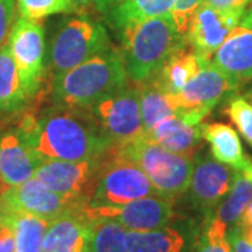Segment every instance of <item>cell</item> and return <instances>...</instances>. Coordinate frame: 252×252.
<instances>
[{"label": "cell", "mask_w": 252, "mask_h": 252, "mask_svg": "<svg viewBox=\"0 0 252 252\" xmlns=\"http://www.w3.org/2000/svg\"><path fill=\"white\" fill-rule=\"evenodd\" d=\"M23 142L41 161H80L99 157L114 147L101 132L90 108L51 104L38 108V101L16 119Z\"/></svg>", "instance_id": "1"}, {"label": "cell", "mask_w": 252, "mask_h": 252, "mask_svg": "<svg viewBox=\"0 0 252 252\" xmlns=\"http://www.w3.org/2000/svg\"><path fill=\"white\" fill-rule=\"evenodd\" d=\"M127 84L121 51L115 46L52 77L51 99L70 108H91L99 98Z\"/></svg>", "instance_id": "2"}, {"label": "cell", "mask_w": 252, "mask_h": 252, "mask_svg": "<svg viewBox=\"0 0 252 252\" xmlns=\"http://www.w3.org/2000/svg\"><path fill=\"white\" fill-rule=\"evenodd\" d=\"M119 39L127 79L135 84L160 72L172 52L187 42L177 31L171 13L126 26Z\"/></svg>", "instance_id": "3"}, {"label": "cell", "mask_w": 252, "mask_h": 252, "mask_svg": "<svg viewBox=\"0 0 252 252\" xmlns=\"http://www.w3.org/2000/svg\"><path fill=\"white\" fill-rule=\"evenodd\" d=\"M114 149L135 162L146 174L157 195L174 202L188 192L193 171V157L168 152L144 136Z\"/></svg>", "instance_id": "4"}, {"label": "cell", "mask_w": 252, "mask_h": 252, "mask_svg": "<svg viewBox=\"0 0 252 252\" xmlns=\"http://www.w3.org/2000/svg\"><path fill=\"white\" fill-rule=\"evenodd\" d=\"M114 46L105 27L86 14L64 18L52 34L48 48L49 76H58Z\"/></svg>", "instance_id": "5"}, {"label": "cell", "mask_w": 252, "mask_h": 252, "mask_svg": "<svg viewBox=\"0 0 252 252\" xmlns=\"http://www.w3.org/2000/svg\"><path fill=\"white\" fill-rule=\"evenodd\" d=\"M150 195H157V192L146 174L112 147L99 171L87 206H121Z\"/></svg>", "instance_id": "6"}, {"label": "cell", "mask_w": 252, "mask_h": 252, "mask_svg": "<svg viewBox=\"0 0 252 252\" xmlns=\"http://www.w3.org/2000/svg\"><path fill=\"white\" fill-rule=\"evenodd\" d=\"M101 132L114 147H121L144 135L137 86L126 84L99 98L90 108Z\"/></svg>", "instance_id": "7"}, {"label": "cell", "mask_w": 252, "mask_h": 252, "mask_svg": "<svg viewBox=\"0 0 252 252\" xmlns=\"http://www.w3.org/2000/svg\"><path fill=\"white\" fill-rule=\"evenodd\" d=\"M7 45L17 66L21 84L34 99L48 76L44 26L39 21L20 16L10 28Z\"/></svg>", "instance_id": "8"}, {"label": "cell", "mask_w": 252, "mask_h": 252, "mask_svg": "<svg viewBox=\"0 0 252 252\" xmlns=\"http://www.w3.org/2000/svg\"><path fill=\"white\" fill-rule=\"evenodd\" d=\"M233 93H237V89L228 77L212 61H205L180 93L171 94L175 115L188 124L199 125L225 95Z\"/></svg>", "instance_id": "9"}, {"label": "cell", "mask_w": 252, "mask_h": 252, "mask_svg": "<svg viewBox=\"0 0 252 252\" xmlns=\"http://www.w3.org/2000/svg\"><path fill=\"white\" fill-rule=\"evenodd\" d=\"M86 206V200L56 193L36 178L0 190V210L27 213L49 223Z\"/></svg>", "instance_id": "10"}, {"label": "cell", "mask_w": 252, "mask_h": 252, "mask_svg": "<svg viewBox=\"0 0 252 252\" xmlns=\"http://www.w3.org/2000/svg\"><path fill=\"white\" fill-rule=\"evenodd\" d=\"M107 156L108 153L80 161L46 160L38 165L34 178L56 193L86 200L89 205Z\"/></svg>", "instance_id": "11"}, {"label": "cell", "mask_w": 252, "mask_h": 252, "mask_svg": "<svg viewBox=\"0 0 252 252\" xmlns=\"http://www.w3.org/2000/svg\"><path fill=\"white\" fill-rule=\"evenodd\" d=\"M83 215L89 220L111 219L122 224L127 231H149L168 225L174 219L172 200L158 195L136 199L129 203L112 207H89L83 209Z\"/></svg>", "instance_id": "12"}, {"label": "cell", "mask_w": 252, "mask_h": 252, "mask_svg": "<svg viewBox=\"0 0 252 252\" xmlns=\"http://www.w3.org/2000/svg\"><path fill=\"white\" fill-rule=\"evenodd\" d=\"M243 16L217 10L203 1L190 17L185 41L200 59L210 61Z\"/></svg>", "instance_id": "13"}, {"label": "cell", "mask_w": 252, "mask_h": 252, "mask_svg": "<svg viewBox=\"0 0 252 252\" xmlns=\"http://www.w3.org/2000/svg\"><path fill=\"white\" fill-rule=\"evenodd\" d=\"M213 63L237 91L252 80V9L244 13L238 26L213 55Z\"/></svg>", "instance_id": "14"}, {"label": "cell", "mask_w": 252, "mask_h": 252, "mask_svg": "<svg viewBox=\"0 0 252 252\" xmlns=\"http://www.w3.org/2000/svg\"><path fill=\"white\" fill-rule=\"evenodd\" d=\"M235 170L209 156L196 158L189 185L193 206L203 213H213L228 195L234 182Z\"/></svg>", "instance_id": "15"}, {"label": "cell", "mask_w": 252, "mask_h": 252, "mask_svg": "<svg viewBox=\"0 0 252 252\" xmlns=\"http://www.w3.org/2000/svg\"><path fill=\"white\" fill-rule=\"evenodd\" d=\"M23 142L16 126L0 130V185L10 188L34 178L35 170L41 164Z\"/></svg>", "instance_id": "16"}, {"label": "cell", "mask_w": 252, "mask_h": 252, "mask_svg": "<svg viewBox=\"0 0 252 252\" xmlns=\"http://www.w3.org/2000/svg\"><path fill=\"white\" fill-rule=\"evenodd\" d=\"M41 252H90V220L83 210L51 221Z\"/></svg>", "instance_id": "17"}, {"label": "cell", "mask_w": 252, "mask_h": 252, "mask_svg": "<svg viewBox=\"0 0 252 252\" xmlns=\"http://www.w3.org/2000/svg\"><path fill=\"white\" fill-rule=\"evenodd\" d=\"M31 102L32 98L21 84L17 66L6 42L0 48V121H16Z\"/></svg>", "instance_id": "18"}, {"label": "cell", "mask_w": 252, "mask_h": 252, "mask_svg": "<svg viewBox=\"0 0 252 252\" xmlns=\"http://www.w3.org/2000/svg\"><path fill=\"white\" fill-rule=\"evenodd\" d=\"M200 129L202 137L210 144L212 156L217 161L252 178V161L244 152L241 140L231 126L225 124H205L200 125Z\"/></svg>", "instance_id": "19"}, {"label": "cell", "mask_w": 252, "mask_h": 252, "mask_svg": "<svg viewBox=\"0 0 252 252\" xmlns=\"http://www.w3.org/2000/svg\"><path fill=\"white\" fill-rule=\"evenodd\" d=\"M143 136L168 152L193 157L202 139V129L200 124L192 125L174 115L160 121Z\"/></svg>", "instance_id": "20"}, {"label": "cell", "mask_w": 252, "mask_h": 252, "mask_svg": "<svg viewBox=\"0 0 252 252\" xmlns=\"http://www.w3.org/2000/svg\"><path fill=\"white\" fill-rule=\"evenodd\" d=\"M175 0H115L104 17L117 34L133 23L171 13Z\"/></svg>", "instance_id": "21"}, {"label": "cell", "mask_w": 252, "mask_h": 252, "mask_svg": "<svg viewBox=\"0 0 252 252\" xmlns=\"http://www.w3.org/2000/svg\"><path fill=\"white\" fill-rule=\"evenodd\" d=\"M126 247L127 252H187L188 235L170 224L149 231H127Z\"/></svg>", "instance_id": "22"}, {"label": "cell", "mask_w": 252, "mask_h": 252, "mask_svg": "<svg viewBox=\"0 0 252 252\" xmlns=\"http://www.w3.org/2000/svg\"><path fill=\"white\" fill-rule=\"evenodd\" d=\"M203 62L205 61L200 59L185 42L172 52L160 72L154 76L167 93L177 94L199 72Z\"/></svg>", "instance_id": "23"}, {"label": "cell", "mask_w": 252, "mask_h": 252, "mask_svg": "<svg viewBox=\"0 0 252 252\" xmlns=\"http://www.w3.org/2000/svg\"><path fill=\"white\" fill-rule=\"evenodd\" d=\"M136 86L139 89V101L144 133L152 130L162 119L175 115L172 95L165 91L160 81L156 79V76H152L150 79Z\"/></svg>", "instance_id": "24"}, {"label": "cell", "mask_w": 252, "mask_h": 252, "mask_svg": "<svg viewBox=\"0 0 252 252\" xmlns=\"http://www.w3.org/2000/svg\"><path fill=\"white\" fill-rule=\"evenodd\" d=\"M0 217H3L13 228L16 241L14 252H41L49 221L27 213L9 210H0Z\"/></svg>", "instance_id": "25"}, {"label": "cell", "mask_w": 252, "mask_h": 252, "mask_svg": "<svg viewBox=\"0 0 252 252\" xmlns=\"http://www.w3.org/2000/svg\"><path fill=\"white\" fill-rule=\"evenodd\" d=\"M252 199V178L245 175L244 172L235 171L234 182L230 189L228 195L223 199V202L216 207V215L221 221H224L227 227L238 221L243 215L244 209Z\"/></svg>", "instance_id": "26"}, {"label": "cell", "mask_w": 252, "mask_h": 252, "mask_svg": "<svg viewBox=\"0 0 252 252\" xmlns=\"http://www.w3.org/2000/svg\"><path fill=\"white\" fill-rule=\"evenodd\" d=\"M126 230L111 219L90 220V252H127Z\"/></svg>", "instance_id": "27"}, {"label": "cell", "mask_w": 252, "mask_h": 252, "mask_svg": "<svg viewBox=\"0 0 252 252\" xmlns=\"http://www.w3.org/2000/svg\"><path fill=\"white\" fill-rule=\"evenodd\" d=\"M227 233L228 227L224 221L216 215L209 213L195 235L189 252H234Z\"/></svg>", "instance_id": "28"}, {"label": "cell", "mask_w": 252, "mask_h": 252, "mask_svg": "<svg viewBox=\"0 0 252 252\" xmlns=\"http://www.w3.org/2000/svg\"><path fill=\"white\" fill-rule=\"evenodd\" d=\"M17 6L21 17L35 21L52 14L74 11L70 0H17Z\"/></svg>", "instance_id": "29"}, {"label": "cell", "mask_w": 252, "mask_h": 252, "mask_svg": "<svg viewBox=\"0 0 252 252\" xmlns=\"http://www.w3.org/2000/svg\"><path fill=\"white\" fill-rule=\"evenodd\" d=\"M227 117L233 121L243 137L252 146V105L247 99L237 95L235 93L228 95L227 107H225Z\"/></svg>", "instance_id": "30"}, {"label": "cell", "mask_w": 252, "mask_h": 252, "mask_svg": "<svg viewBox=\"0 0 252 252\" xmlns=\"http://www.w3.org/2000/svg\"><path fill=\"white\" fill-rule=\"evenodd\" d=\"M203 1L205 0H175V4L171 10V17L181 35H185L190 17Z\"/></svg>", "instance_id": "31"}, {"label": "cell", "mask_w": 252, "mask_h": 252, "mask_svg": "<svg viewBox=\"0 0 252 252\" xmlns=\"http://www.w3.org/2000/svg\"><path fill=\"white\" fill-rule=\"evenodd\" d=\"M16 0H0V48L7 42L10 28L14 23Z\"/></svg>", "instance_id": "32"}, {"label": "cell", "mask_w": 252, "mask_h": 252, "mask_svg": "<svg viewBox=\"0 0 252 252\" xmlns=\"http://www.w3.org/2000/svg\"><path fill=\"white\" fill-rule=\"evenodd\" d=\"M205 3L221 11L244 14L251 0H205Z\"/></svg>", "instance_id": "33"}, {"label": "cell", "mask_w": 252, "mask_h": 252, "mask_svg": "<svg viewBox=\"0 0 252 252\" xmlns=\"http://www.w3.org/2000/svg\"><path fill=\"white\" fill-rule=\"evenodd\" d=\"M115 0H70L74 7V11H87V10H95L102 16L105 11L112 6Z\"/></svg>", "instance_id": "34"}, {"label": "cell", "mask_w": 252, "mask_h": 252, "mask_svg": "<svg viewBox=\"0 0 252 252\" xmlns=\"http://www.w3.org/2000/svg\"><path fill=\"white\" fill-rule=\"evenodd\" d=\"M16 241L11 225L0 217V252H14Z\"/></svg>", "instance_id": "35"}, {"label": "cell", "mask_w": 252, "mask_h": 252, "mask_svg": "<svg viewBox=\"0 0 252 252\" xmlns=\"http://www.w3.org/2000/svg\"><path fill=\"white\" fill-rule=\"evenodd\" d=\"M228 240L231 243V247H233V251L234 252H252V244H250L243 235L240 234V231L235 228V227H231L228 230Z\"/></svg>", "instance_id": "36"}, {"label": "cell", "mask_w": 252, "mask_h": 252, "mask_svg": "<svg viewBox=\"0 0 252 252\" xmlns=\"http://www.w3.org/2000/svg\"><path fill=\"white\" fill-rule=\"evenodd\" d=\"M234 227H237V228L252 227V199L250 200V203L247 205V207L244 209L243 215L240 216V219H238V221L234 224Z\"/></svg>", "instance_id": "37"}, {"label": "cell", "mask_w": 252, "mask_h": 252, "mask_svg": "<svg viewBox=\"0 0 252 252\" xmlns=\"http://www.w3.org/2000/svg\"><path fill=\"white\" fill-rule=\"evenodd\" d=\"M234 227V225H233ZM237 228V227H235ZM240 231V234L243 235L244 238L248 241L250 244H252V227H247V228H237Z\"/></svg>", "instance_id": "38"}, {"label": "cell", "mask_w": 252, "mask_h": 252, "mask_svg": "<svg viewBox=\"0 0 252 252\" xmlns=\"http://www.w3.org/2000/svg\"><path fill=\"white\" fill-rule=\"evenodd\" d=\"M244 98L247 99V101H248V102H250V104L252 105V86L250 87V89H248V90L245 91V95H244Z\"/></svg>", "instance_id": "39"}, {"label": "cell", "mask_w": 252, "mask_h": 252, "mask_svg": "<svg viewBox=\"0 0 252 252\" xmlns=\"http://www.w3.org/2000/svg\"><path fill=\"white\" fill-rule=\"evenodd\" d=\"M0 190H1V185H0Z\"/></svg>", "instance_id": "40"}, {"label": "cell", "mask_w": 252, "mask_h": 252, "mask_svg": "<svg viewBox=\"0 0 252 252\" xmlns=\"http://www.w3.org/2000/svg\"><path fill=\"white\" fill-rule=\"evenodd\" d=\"M250 4H252V0H251V3H250Z\"/></svg>", "instance_id": "41"}]
</instances>
